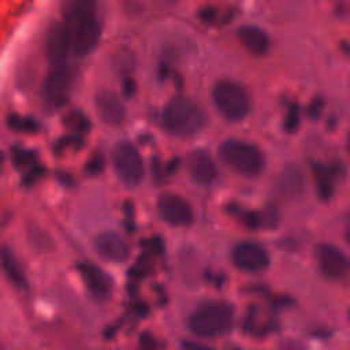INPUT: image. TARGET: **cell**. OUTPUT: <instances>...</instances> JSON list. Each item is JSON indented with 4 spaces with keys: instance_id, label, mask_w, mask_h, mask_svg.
Returning <instances> with one entry per match:
<instances>
[{
    "instance_id": "6da1fadb",
    "label": "cell",
    "mask_w": 350,
    "mask_h": 350,
    "mask_svg": "<svg viewBox=\"0 0 350 350\" xmlns=\"http://www.w3.org/2000/svg\"><path fill=\"white\" fill-rule=\"evenodd\" d=\"M71 34L72 52L83 57L94 51L101 36L96 0H67L63 21Z\"/></svg>"
},
{
    "instance_id": "7a4b0ae2",
    "label": "cell",
    "mask_w": 350,
    "mask_h": 350,
    "mask_svg": "<svg viewBox=\"0 0 350 350\" xmlns=\"http://www.w3.org/2000/svg\"><path fill=\"white\" fill-rule=\"evenodd\" d=\"M163 127L172 135L189 137L205 124V115L191 100L178 96L168 101L161 115Z\"/></svg>"
},
{
    "instance_id": "3957f363",
    "label": "cell",
    "mask_w": 350,
    "mask_h": 350,
    "mask_svg": "<svg viewBox=\"0 0 350 350\" xmlns=\"http://www.w3.org/2000/svg\"><path fill=\"white\" fill-rule=\"evenodd\" d=\"M234 310L223 301L204 302L190 316L189 327L200 336H217L228 332L232 327Z\"/></svg>"
},
{
    "instance_id": "277c9868",
    "label": "cell",
    "mask_w": 350,
    "mask_h": 350,
    "mask_svg": "<svg viewBox=\"0 0 350 350\" xmlns=\"http://www.w3.org/2000/svg\"><path fill=\"white\" fill-rule=\"evenodd\" d=\"M217 153L227 167L243 175H257L264 168L265 160L261 150L241 139H226L220 144Z\"/></svg>"
},
{
    "instance_id": "5b68a950",
    "label": "cell",
    "mask_w": 350,
    "mask_h": 350,
    "mask_svg": "<svg viewBox=\"0 0 350 350\" xmlns=\"http://www.w3.org/2000/svg\"><path fill=\"white\" fill-rule=\"evenodd\" d=\"M212 98L216 108L228 120H241L249 113V96L245 88L235 81H219L212 89Z\"/></svg>"
},
{
    "instance_id": "8992f818",
    "label": "cell",
    "mask_w": 350,
    "mask_h": 350,
    "mask_svg": "<svg viewBox=\"0 0 350 350\" xmlns=\"http://www.w3.org/2000/svg\"><path fill=\"white\" fill-rule=\"evenodd\" d=\"M75 79L74 67L68 63L49 66L42 85V98L46 107L59 109L70 98Z\"/></svg>"
},
{
    "instance_id": "52a82bcc",
    "label": "cell",
    "mask_w": 350,
    "mask_h": 350,
    "mask_svg": "<svg viewBox=\"0 0 350 350\" xmlns=\"http://www.w3.org/2000/svg\"><path fill=\"white\" fill-rule=\"evenodd\" d=\"M112 164L119 180L137 186L144 176V163L137 148L129 141H120L112 150Z\"/></svg>"
},
{
    "instance_id": "ba28073f",
    "label": "cell",
    "mask_w": 350,
    "mask_h": 350,
    "mask_svg": "<svg viewBox=\"0 0 350 350\" xmlns=\"http://www.w3.org/2000/svg\"><path fill=\"white\" fill-rule=\"evenodd\" d=\"M45 51L49 66L68 63V57L72 52L71 34L64 22H53L48 31L45 40Z\"/></svg>"
},
{
    "instance_id": "9c48e42d",
    "label": "cell",
    "mask_w": 350,
    "mask_h": 350,
    "mask_svg": "<svg viewBox=\"0 0 350 350\" xmlns=\"http://www.w3.org/2000/svg\"><path fill=\"white\" fill-rule=\"evenodd\" d=\"M78 272L92 297L98 301H105L111 297L113 280L101 267L93 262H81L78 264Z\"/></svg>"
},
{
    "instance_id": "30bf717a",
    "label": "cell",
    "mask_w": 350,
    "mask_h": 350,
    "mask_svg": "<svg viewBox=\"0 0 350 350\" xmlns=\"http://www.w3.org/2000/svg\"><path fill=\"white\" fill-rule=\"evenodd\" d=\"M317 261L320 265V269L324 275L339 279L349 273L350 271V260L349 257L336 246L334 245H320L316 249Z\"/></svg>"
},
{
    "instance_id": "8fae6325",
    "label": "cell",
    "mask_w": 350,
    "mask_h": 350,
    "mask_svg": "<svg viewBox=\"0 0 350 350\" xmlns=\"http://www.w3.org/2000/svg\"><path fill=\"white\" fill-rule=\"evenodd\" d=\"M160 216L172 226H187L193 221V211L186 200L176 194H163L157 201Z\"/></svg>"
},
{
    "instance_id": "7c38bea8",
    "label": "cell",
    "mask_w": 350,
    "mask_h": 350,
    "mask_svg": "<svg viewBox=\"0 0 350 350\" xmlns=\"http://www.w3.org/2000/svg\"><path fill=\"white\" fill-rule=\"evenodd\" d=\"M94 250L108 261L122 262L129 258L130 247L127 242L115 231H103L93 239Z\"/></svg>"
},
{
    "instance_id": "4fadbf2b",
    "label": "cell",
    "mask_w": 350,
    "mask_h": 350,
    "mask_svg": "<svg viewBox=\"0 0 350 350\" xmlns=\"http://www.w3.org/2000/svg\"><path fill=\"white\" fill-rule=\"evenodd\" d=\"M232 261L237 267L257 272L268 267L269 257L267 252L257 243L241 242L232 249Z\"/></svg>"
},
{
    "instance_id": "5bb4252c",
    "label": "cell",
    "mask_w": 350,
    "mask_h": 350,
    "mask_svg": "<svg viewBox=\"0 0 350 350\" xmlns=\"http://www.w3.org/2000/svg\"><path fill=\"white\" fill-rule=\"evenodd\" d=\"M94 107L98 118L109 126H120L126 118V108L120 98L108 90H103L96 94Z\"/></svg>"
},
{
    "instance_id": "9a60e30c",
    "label": "cell",
    "mask_w": 350,
    "mask_h": 350,
    "mask_svg": "<svg viewBox=\"0 0 350 350\" xmlns=\"http://www.w3.org/2000/svg\"><path fill=\"white\" fill-rule=\"evenodd\" d=\"M187 168L193 180L200 185H209L217 176L216 164L211 154L204 149H197L189 154Z\"/></svg>"
},
{
    "instance_id": "2e32d148",
    "label": "cell",
    "mask_w": 350,
    "mask_h": 350,
    "mask_svg": "<svg viewBox=\"0 0 350 350\" xmlns=\"http://www.w3.org/2000/svg\"><path fill=\"white\" fill-rule=\"evenodd\" d=\"M238 38L249 52L257 56L264 55L269 48L268 36L257 26H241L238 30Z\"/></svg>"
},
{
    "instance_id": "e0dca14e",
    "label": "cell",
    "mask_w": 350,
    "mask_h": 350,
    "mask_svg": "<svg viewBox=\"0 0 350 350\" xmlns=\"http://www.w3.org/2000/svg\"><path fill=\"white\" fill-rule=\"evenodd\" d=\"M0 261H1V268L8 276V279L18 287H26L27 286V279L26 275L15 257V254L10 249H3L0 252Z\"/></svg>"
},
{
    "instance_id": "ac0fdd59",
    "label": "cell",
    "mask_w": 350,
    "mask_h": 350,
    "mask_svg": "<svg viewBox=\"0 0 350 350\" xmlns=\"http://www.w3.org/2000/svg\"><path fill=\"white\" fill-rule=\"evenodd\" d=\"M312 170H313V175H314L319 197L323 200H329L334 193L335 171H332V168H329L321 163H313Z\"/></svg>"
},
{
    "instance_id": "d6986e66",
    "label": "cell",
    "mask_w": 350,
    "mask_h": 350,
    "mask_svg": "<svg viewBox=\"0 0 350 350\" xmlns=\"http://www.w3.org/2000/svg\"><path fill=\"white\" fill-rule=\"evenodd\" d=\"M7 124L11 130L19 133H36L40 129V123L37 119L31 116H22L18 113H12L7 119Z\"/></svg>"
},
{
    "instance_id": "ffe728a7",
    "label": "cell",
    "mask_w": 350,
    "mask_h": 350,
    "mask_svg": "<svg viewBox=\"0 0 350 350\" xmlns=\"http://www.w3.org/2000/svg\"><path fill=\"white\" fill-rule=\"evenodd\" d=\"M64 124L72 130L75 134H82L89 131L90 129V119L79 109H74L67 113L64 118Z\"/></svg>"
},
{
    "instance_id": "44dd1931",
    "label": "cell",
    "mask_w": 350,
    "mask_h": 350,
    "mask_svg": "<svg viewBox=\"0 0 350 350\" xmlns=\"http://www.w3.org/2000/svg\"><path fill=\"white\" fill-rule=\"evenodd\" d=\"M12 160L18 168H30L37 164V153L23 146H15L12 148Z\"/></svg>"
},
{
    "instance_id": "7402d4cb",
    "label": "cell",
    "mask_w": 350,
    "mask_h": 350,
    "mask_svg": "<svg viewBox=\"0 0 350 350\" xmlns=\"http://www.w3.org/2000/svg\"><path fill=\"white\" fill-rule=\"evenodd\" d=\"M299 108L297 104H291L287 113H286V118H284V129L290 133L295 131L298 129V124H299Z\"/></svg>"
},
{
    "instance_id": "603a6c76",
    "label": "cell",
    "mask_w": 350,
    "mask_h": 350,
    "mask_svg": "<svg viewBox=\"0 0 350 350\" xmlns=\"http://www.w3.org/2000/svg\"><path fill=\"white\" fill-rule=\"evenodd\" d=\"M83 139L81 137V134H72V135H67L66 138H62L56 142L55 145V152H60V150H66L68 149L70 146L72 148H79L82 145Z\"/></svg>"
},
{
    "instance_id": "cb8c5ba5",
    "label": "cell",
    "mask_w": 350,
    "mask_h": 350,
    "mask_svg": "<svg viewBox=\"0 0 350 350\" xmlns=\"http://www.w3.org/2000/svg\"><path fill=\"white\" fill-rule=\"evenodd\" d=\"M44 175V167L40 164H34L33 167L27 168L25 175H23V185L26 186H31L33 183H36L40 178H42Z\"/></svg>"
},
{
    "instance_id": "d4e9b609",
    "label": "cell",
    "mask_w": 350,
    "mask_h": 350,
    "mask_svg": "<svg viewBox=\"0 0 350 350\" xmlns=\"http://www.w3.org/2000/svg\"><path fill=\"white\" fill-rule=\"evenodd\" d=\"M241 217H242V221L252 228H258L264 224V217L258 212H243Z\"/></svg>"
},
{
    "instance_id": "484cf974",
    "label": "cell",
    "mask_w": 350,
    "mask_h": 350,
    "mask_svg": "<svg viewBox=\"0 0 350 350\" xmlns=\"http://www.w3.org/2000/svg\"><path fill=\"white\" fill-rule=\"evenodd\" d=\"M139 347L141 350H160L159 340L152 334H142L139 336Z\"/></svg>"
},
{
    "instance_id": "4316f807",
    "label": "cell",
    "mask_w": 350,
    "mask_h": 350,
    "mask_svg": "<svg viewBox=\"0 0 350 350\" xmlns=\"http://www.w3.org/2000/svg\"><path fill=\"white\" fill-rule=\"evenodd\" d=\"M104 168V159L100 154H94L92 159H89V161L86 163V171L92 175H96L98 172H101Z\"/></svg>"
},
{
    "instance_id": "83f0119b",
    "label": "cell",
    "mask_w": 350,
    "mask_h": 350,
    "mask_svg": "<svg viewBox=\"0 0 350 350\" xmlns=\"http://www.w3.org/2000/svg\"><path fill=\"white\" fill-rule=\"evenodd\" d=\"M323 107H324V104H323V100H321L320 97L313 98L312 103H310V105H309V108H308V115H309L310 118H313V119L319 118L320 113H321V111H323Z\"/></svg>"
},
{
    "instance_id": "f1b7e54d",
    "label": "cell",
    "mask_w": 350,
    "mask_h": 350,
    "mask_svg": "<svg viewBox=\"0 0 350 350\" xmlns=\"http://www.w3.org/2000/svg\"><path fill=\"white\" fill-rule=\"evenodd\" d=\"M182 347H183V350H215L213 347H209V346H205V345H201L197 342H191V340H185L182 343Z\"/></svg>"
},
{
    "instance_id": "f546056e",
    "label": "cell",
    "mask_w": 350,
    "mask_h": 350,
    "mask_svg": "<svg viewBox=\"0 0 350 350\" xmlns=\"http://www.w3.org/2000/svg\"><path fill=\"white\" fill-rule=\"evenodd\" d=\"M135 92V82L133 79H126L123 82V93L126 97H131Z\"/></svg>"
},
{
    "instance_id": "4dcf8cb0",
    "label": "cell",
    "mask_w": 350,
    "mask_h": 350,
    "mask_svg": "<svg viewBox=\"0 0 350 350\" xmlns=\"http://www.w3.org/2000/svg\"><path fill=\"white\" fill-rule=\"evenodd\" d=\"M215 14H216V12H215L213 8L206 7V8H202V10L200 11V18H201L202 21H205V22H211V21H213Z\"/></svg>"
},
{
    "instance_id": "1f68e13d",
    "label": "cell",
    "mask_w": 350,
    "mask_h": 350,
    "mask_svg": "<svg viewBox=\"0 0 350 350\" xmlns=\"http://www.w3.org/2000/svg\"><path fill=\"white\" fill-rule=\"evenodd\" d=\"M346 238H347V242L350 243V227H349V230H347V232H346Z\"/></svg>"
},
{
    "instance_id": "d6a6232c",
    "label": "cell",
    "mask_w": 350,
    "mask_h": 350,
    "mask_svg": "<svg viewBox=\"0 0 350 350\" xmlns=\"http://www.w3.org/2000/svg\"><path fill=\"white\" fill-rule=\"evenodd\" d=\"M349 152H350V137H349Z\"/></svg>"
}]
</instances>
